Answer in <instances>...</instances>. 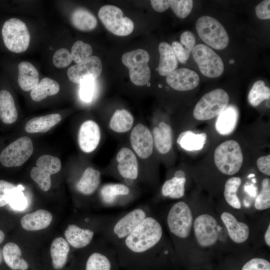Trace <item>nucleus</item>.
I'll return each instance as SVG.
<instances>
[{"label": "nucleus", "mask_w": 270, "mask_h": 270, "mask_svg": "<svg viewBox=\"0 0 270 270\" xmlns=\"http://www.w3.org/2000/svg\"><path fill=\"white\" fill-rule=\"evenodd\" d=\"M162 227L152 214L124 240L112 246L120 266L129 268L150 270L160 255Z\"/></svg>", "instance_id": "f257e3e1"}, {"label": "nucleus", "mask_w": 270, "mask_h": 270, "mask_svg": "<svg viewBox=\"0 0 270 270\" xmlns=\"http://www.w3.org/2000/svg\"><path fill=\"white\" fill-rule=\"evenodd\" d=\"M151 214L150 207L142 204L118 216H114L102 231L104 240L112 246L116 244Z\"/></svg>", "instance_id": "f03ea898"}, {"label": "nucleus", "mask_w": 270, "mask_h": 270, "mask_svg": "<svg viewBox=\"0 0 270 270\" xmlns=\"http://www.w3.org/2000/svg\"><path fill=\"white\" fill-rule=\"evenodd\" d=\"M116 174L122 182L129 186L136 187L138 183L146 182L140 170L138 158L134 151L128 147H122L116 156Z\"/></svg>", "instance_id": "7ed1b4c3"}, {"label": "nucleus", "mask_w": 270, "mask_h": 270, "mask_svg": "<svg viewBox=\"0 0 270 270\" xmlns=\"http://www.w3.org/2000/svg\"><path fill=\"white\" fill-rule=\"evenodd\" d=\"M243 154L239 144L228 140L220 144L214 153V163L218 170L226 175H233L240 170L243 162Z\"/></svg>", "instance_id": "20e7f679"}, {"label": "nucleus", "mask_w": 270, "mask_h": 270, "mask_svg": "<svg viewBox=\"0 0 270 270\" xmlns=\"http://www.w3.org/2000/svg\"><path fill=\"white\" fill-rule=\"evenodd\" d=\"M196 28L202 40L212 48L220 50L228 46V34L215 18L206 16L200 17L196 22Z\"/></svg>", "instance_id": "39448f33"}, {"label": "nucleus", "mask_w": 270, "mask_h": 270, "mask_svg": "<svg viewBox=\"0 0 270 270\" xmlns=\"http://www.w3.org/2000/svg\"><path fill=\"white\" fill-rule=\"evenodd\" d=\"M2 34L5 46L13 52H24L29 46V30L25 23L20 19L11 18L6 21Z\"/></svg>", "instance_id": "423d86ee"}, {"label": "nucleus", "mask_w": 270, "mask_h": 270, "mask_svg": "<svg viewBox=\"0 0 270 270\" xmlns=\"http://www.w3.org/2000/svg\"><path fill=\"white\" fill-rule=\"evenodd\" d=\"M135 188L122 182L105 184L98 190L100 204L106 208L126 206L136 198Z\"/></svg>", "instance_id": "0eeeda50"}, {"label": "nucleus", "mask_w": 270, "mask_h": 270, "mask_svg": "<svg viewBox=\"0 0 270 270\" xmlns=\"http://www.w3.org/2000/svg\"><path fill=\"white\" fill-rule=\"evenodd\" d=\"M228 94L224 90H212L203 96L196 104L193 111L194 116L198 120L212 118L228 106Z\"/></svg>", "instance_id": "6e6552de"}, {"label": "nucleus", "mask_w": 270, "mask_h": 270, "mask_svg": "<svg viewBox=\"0 0 270 270\" xmlns=\"http://www.w3.org/2000/svg\"><path fill=\"white\" fill-rule=\"evenodd\" d=\"M122 60L129 69L130 80L134 84L143 86L148 82L151 72L148 64L150 55L146 50L138 49L126 52Z\"/></svg>", "instance_id": "1a4fd4ad"}, {"label": "nucleus", "mask_w": 270, "mask_h": 270, "mask_svg": "<svg viewBox=\"0 0 270 270\" xmlns=\"http://www.w3.org/2000/svg\"><path fill=\"white\" fill-rule=\"evenodd\" d=\"M166 224L172 235L180 239L187 238L192 224V214L188 204L182 201L173 204L168 212Z\"/></svg>", "instance_id": "9d476101"}, {"label": "nucleus", "mask_w": 270, "mask_h": 270, "mask_svg": "<svg viewBox=\"0 0 270 270\" xmlns=\"http://www.w3.org/2000/svg\"><path fill=\"white\" fill-rule=\"evenodd\" d=\"M98 16L106 28L115 35L126 36L134 30L133 22L116 6H102L99 10Z\"/></svg>", "instance_id": "9b49d317"}, {"label": "nucleus", "mask_w": 270, "mask_h": 270, "mask_svg": "<svg viewBox=\"0 0 270 270\" xmlns=\"http://www.w3.org/2000/svg\"><path fill=\"white\" fill-rule=\"evenodd\" d=\"M86 259L84 270H118L120 266L114 248L101 240Z\"/></svg>", "instance_id": "f8f14e48"}, {"label": "nucleus", "mask_w": 270, "mask_h": 270, "mask_svg": "<svg viewBox=\"0 0 270 270\" xmlns=\"http://www.w3.org/2000/svg\"><path fill=\"white\" fill-rule=\"evenodd\" d=\"M33 151V144L30 138H20L2 150L0 154V162L6 168L20 166L28 160Z\"/></svg>", "instance_id": "ddd939ff"}, {"label": "nucleus", "mask_w": 270, "mask_h": 270, "mask_svg": "<svg viewBox=\"0 0 270 270\" xmlns=\"http://www.w3.org/2000/svg\"><path fill=\"white\" fill-rule=\"evenodd\" d=\"M192 52L202 74L210 78L221 76L224 70L223 61L212 48L206 45L198 44Z\"/></svg>", "instance_id": "4468645a"}, {"label": "nucleus", "mask_w": 270, "mask_h": 270, "mask_svg": "<svg viewBox=\"0 0 270 270\" xmlns=\"http://www.w3.org/2000/svg\"><path fill=\"white\" fill-rule=\"evenodd\" d=\"M61 167V162L58 158L44 154L37 159L36 166L32 168L30 175L39 188L46 192L51 186L50 176L58 172Z\"/></svg>", "instance_id": "2eb2a0df"}, {"label": "nucleus", "mask_w": 270, "mask_h": 270, "mask_svg": "<svg viewBox=\"0 0 270 270\" xmlns=\"http://www.w3.org/2000/svg\"><path fill=\"white\" fill-rule=\"evenodd\" d=\"M130 144L138 158L148 159L152 154L154 144L150 130L146 125L138 123L132 130Z\"/></svg>", "instance_id": "dca6fc26"}, {"label": "nucleus", "mask_w": 270, "mask_h": 270, "mask_svg": "<svg viewBox=\"0 0 270 270\" xmlns=\"http://www.w3.org/2000/svg\"><path fill=\"white\" fill-rule=\"evenodd\" d=\"M102 70L100 59L91 56L84 62L70 67L67 72L69 80L72 82L80 84L86 80L96 79Z\"/></svg>", "instance_id": "f3484780"}, {"label": "nucleus", "mask_w": 270, "mask_h": 270, "mask_svg": "<svg viewBox=\"0 0 270 270\" xmlns=\"http://www.w3.org/2000/svg\"><path fill=\"white\" fill-rule=\"evenodd\" d=\"M216 226V220L210 214H202L196 218L194 224V232L200 246L208 247L216 242L218 238Z\"/></svg>", "instance_id": "a211bd4d"}, {"label": "nucleus", "mask_w": 270, "mask_h": 270, "mask_svg": "<svg viewBox=\"0 0 270 270\" xmlns=\"http://www.w3.org/2000/svg\"><path fill=\"white\" fill-rule=\"evenodd\" d=\"M100 226H80L72 224L64 231L66 240L74 248L80 249L88 246L92 242L96 232H101Z\"/></svg>", "instance_id": "6ab92c4d"}, {"label": "nucleus", "mask_w": 270, "mask_h": 270, "mask_svg": "<svg viewBox=\"0 0 270 270\" xmlns=\"http://www.w3.org/2000/svg\"><path fill=\"white\" fill-rule=\"evenodd\" d=\"M100 138V129L96 122L87 120L82 123L78 131V142L82 152L90 153L94 151Z\"/></svg>", "instance_id": "aec40b11"}, {"label": "nucleus", "mask_w": 270, "mask_h": 270, "mask_svg": "<svg viewBox=\"0 0 270 270\" xmlns=\"http://www.w3.org/2000/svg\"><path fill=\"white\" fill-rule=\"evenodd\" d=\"M167 84L178 91H186L195 88L200 82L197 73L190 69L181 68L176 70L166 76Z\"/></svg>", "instance_id": "412c9836"}, {"label": "nucleus", "mask_w": 270, "mask_h": 270, "mask_svg": "<svg viewBox=\"0 0 270 270\" xmlns=\"http://www.w3.org/2000/svg\"><path fill=\"white\" fill-rule=\"evenodd\" d=\"M154 147L162 154L168 153L171 150L172 142V131L171 126L164 122H160L150 130Z\"/></svg>", "instance_id": "4be33fe9"}, {"label": "nucleus", "mask_w": 270, "mask_h": 270, "mask_svg": "<svg viewBox=\"0 0 270 270\" xmlns=\"http://www.w3.org/2000/svg\"><path fill=\"white\" fill-rule=\"evenodd\" d=\"M220 218L232 240L240 244L248 240L250 230L246 224L238 222L234 215L226 212H224Z\"/></svg>", "instance_id": "5701e85b"}, {"label": "nucleus", "mask_w": 270, "mask_h": 270, "mask_svg": "<svg viewBox=\"0 0 270 270\" xmlns=\"http://www.w3.org/2000/svg\"><path fill=\"white\" fill-rule=\"evenodd\" d=\"M101 181V173L91 167L86 168L76 184V190L84 196H90L98 188Z\"/></svg>", "instance_id": "b1692460"}, {"label": "nucleus", "mask_w": 270, "mask_h": 270, "mask_svg": "<svg viewBox=\"0 0 270 270\" xmlns=\"http://www.w3.org/2000/svg\"><path fill=\"white\" fill-rule=\"evenodd\" d=\"M52 220V214L44 210H38L26 214L20 220L22 226L26 230L34 231L48 227Z\"/></svg>", "instance_id": "393cba45"}, {"label": "nucleus", "mask_w": 270, "mask_h": 270, "mask_svg": "<svg viewBox=\"0 0 270 270\" xmlns=\"http://www.w3.org/2000/svg\"><path fill=\"white\" fill-rule=\"evenodd\" d=\"M238 118L237 108L233 106H227L218 114L216 122V129L222 135L231 134L235 129Z\"/></svg>", "instance_id": "a878e982"}, {"label": "nucleus", "mask_w": 270, "mask_h": 270, "mask_svg": "<svg viewBox=\"0 0 270 270\" xmlns=\"http://www.w3.org/2000/svg\"><path fill=\"white\" fill-rule=\"evenodd\" d=\"M158 51L160 62L157 70L160 76H167L178 66L176 54L172 46L166 42L160 44Z\"/></svg>", "instance_id": "bb28decb"}, {"label": "nucleus", "mask_w": 270, "mask_h": 270, "mask_svg": "<svg viewBox=\"0 0 270 270\" xmlns=\"http://www.w3.org/2000/svg\"><path fill=\"white\" fill-rule=\"evenodd\" d=\"M18 68V82L19 86L24 91L32 90L39 82L38 70L28 62H20Z\"/></svg>", "instance_id": "cd10ccee"}, {"label": "nucleus", "mask_w": 270, "mask_h": 270, "mask_svg": "<svg viewBox=\"0 0 270 270\" xmlns=\"http://www.w3.org/2000/svg\"><path fill=\"white\" fill-rule=\"evenodd\" d=\"M62 120L58 114H52L34 118L26 124L24 129L28 133L45 132L58 124Z\"/></svg>", "instance_id": "c85d7f7f"}, {"label": "nucleus", "mask_w": 270, "mask_h": 270, "mask_svg": "<svg viewBox=\"0 0 270 270\" xmlns=\"http://www.w3.org/2000/svg\"><path fill=\"white\" fill-rule=\"evenodd\" d=\"M3 258L6 264L13 270H27L28 262L22 258V251L15 243L8 242L2 248Z\"/></svg>", "instance_id": "c756f323"}, {"label": "nucleus", "mask_w": 270, "mask_h": 270, "mask_svg": "<svg viewBox=\"0 0 270 270\" xmlns=\"http://www.w3.org/2000/svg\"><path fill=\"white\" fill-rule=\"evenodd\" d=\"M70 251V244L64 238L58 237L54 240L50 246V253L54 269L59 270L64 267Z\"/></svg>", "instance_id": "7c9ffc66"}, {"label": "nucleus", "mask_w": 270, "mask_h": 270, "mask_svg": "<svg viewBox=\"0 0 270 270\" xmlns=\"http://www.w3.org/2000/svg\"><path fill=\"white\" fill-rule=\"evenodd\" d=\"M18 114L14 98L6 90L0 91V120L5 124L15 122Z\"/></svg>", "instance_id": "2f4dec72"}, {"label": "nucleus", "mask_w": 270, "mask_h": 270, "mask_svg": "<svg viewBox=\"0 0 270 270\" xmlns=\"http://www.w3.org/2000/svg\"><path fill=\"white\" fill-rule=\"evenodd\" d=\"M134 118L128 110H116L112 116L109 126L110 128L116 133H125L130 131L132 128Z\"/></svg>", "instance_id": "473e14b6"}, {"label": "nucleus", "mask_w": 270, "mask_h": 270, "mask_svg": "<svg viewBox=\"0 0 270 270\" xmlns=\"http://www.w3.org/2000/svg\"><path fill=\"white\" fill-rule=\"evenodd\" d=\"M60 89V84L56 81L44 78L31 90L30 95L33 100L38 102L48 96L56 95Z\"/></svg>", "instance_id": "72a5a7b5"}, {"label": "nucleus", "mask_w": 270, "mask_h": 270, "mask_svg": "<svg viewBox=\"0 0 270 270\" xmlns=\"http://www.w3.org/2000/svg\"><path fill=\"white\" fill-rule=\"evenodd\" d=\"M207 135L205 132L196 134L190 130L182 132L177 139V143L188 151L201 150L206 144Z\"/></svg>", "instance_id": "f704fd0d"}, {"label": "nucleus", "mask_w": 270, "mask_h": 270, "mask_svg": "<svg viewBox=\"0 0 270 270\" xmlns=\"http://www.w3.org/2000/svg\"><path fill=\"white\" fill-rule=\"evenodd\" d=\"M72 22L76 28L83 31L94 29L97 24L96 18L88 10L78 8L72 14Z\"/></svg>", "instance_id": "c9c22d12"}, {"label": "nucleus", "mask_w": 270, "mask_h": 270, "mask_svg": "<svg viewBox=\"0 0 270 270\" xmlns=\"http://www.w3.org/2000/svg\"><path fill=\"white\" fill-rule=\"evenodd\" d=\"M186 181L185 178L174 176L163 184L161 189L162 194L164 197L172 199L182 198L184 194Z\"/></svg>", "instance_id": "e433bc0d"}, {"label": "nucleus", "mask_w": 270, "mask_h": 270, "mask_svg": "<svg viewBox=\"0 0 270 270\" xmlns=\"http://www.w3.org/2000/svg\"><path fill=\"white\" fill-rule=\"evenodd\" d=\"M241 184V179L239 177H232L228 179L225 184L224 196L231 206L239 209L241 204L239 198L236 195V192Z\"/></svg>", "instance_id": "4c0bfd02"}, {"label": "nucleus", "mask_w": 270, "mask_h": 270, "mask_svg": "<svg viewBox=\"0 0 270 270\" xmlns=\"http://www.w3.org/2000/svg\"><path fill=\"white\" fill-rule=\"evenodd\" d=\"M270 89L265 85L262 80L254 83L248 95V100L253 106H258L262 101L269 100Z\"/></svg>", "instance_id": "58836bf2"}, {"label": "nucleus", "mask_w": 270, "mask_h": 270, "mask_svg": "<svg viewBox=\"0 0 270 270\" xmlns=\"http://www.w3.org/2000/svg\"><path fill=\"white\" fill-rule=\"evenodd\" d=\"M92 54V49L90 45L82 40L76 41L72 48L70 53L72 58L77 64H80Z\"/></svg>", "instance_id": "ea45409f"}, {"label": "nucleus", "mask_w": 270, "mask_h": 270, "mask_svg": "<svg viewBox=\"0 0 270 270\" xmlns=\"http://www.w3.org/2000/svg\"><path fill=\"white\" fill-rule=\"evenodd\" d=\"M254 207L258 210H264L270 207V178H266L262 180V190L256 198Z\"/></svg>", "instance_id": "a19ab883"}, {"label": "nucleus", "mask_w": 270, "mask_h": 270, "mask_svg": "<svg viewBox=\"0 0 270 270\" xmlns=\"http://www.w3.org/2000/svg\"><path fill=\"white\" fill-rule=\"evenodd\" d=\"M22 188L21 185L16 186L10 195L8 204L13 210H22L27 206V200L22 191Z\"/></svg>", "instance_id": "79ce46f5"}, {"label": "nucleus", "mask_w": 270, "mask_h": 270, "mask_svg": "<svg viewBox=\"0 0 270 270\" xmlns=\"http://www.w3.org/2000/svg\"><path fill=\"white\" fill-rule=\"evenodd\" d=\"M170 6L177 16L184 18L191 12L193 6V1L192 0H170Z\"/></svg>", "instance_id": "37998d69"}, {"label": "nucleus", "mask_w": 270, "mask_h": 270, "mask_svg": "<svg viewBox=\"0 0 270 270\" xmlns=\"http://www.w3.org/2000/svg\"><path fill=\"white\" fill-rule=\"evenodd\" d=\"M72 61L70 52L64 48L58 50L54 54L52 58L54 66L58 68L67 67L72 63Z\"/></svg>", "instance_id": "c03bdc74"}, {"label": "nucleus", "mask_w": 270, "mask_h": 270, "mask_svg": "<svg viewBox=\"0 0 270 270\" xmlns=\"http://www.w3.org/2000/svg\"><path fill=\"white\" fill-rule=\"evenodd\" d=\"M80 84L79 92L81 100L86 102L91 101L95 90V80H86Z\"/></svg>", "instance_id": "a18cd8bd"}, {"label": "nucleus", "mask_w": 270, "mask_h": 270, "mask_svg": "<svg viewBox=\"0 0 270 270\" xmlns=\"http://www.w3.org/2000/svg\"><path fill=\"white\" fill-rule=\"evenodd\" d=\"M16 187L11 182L0 180V208L8 204L10 195Z\"/></svg>", "instance_id": "49530a36"}, {"label": "nucleus", "mask_w": 270, "mask_h": 270, "mask_svg": "<svg viewBox=\"0 0 270 270\" xmlns=\"http://www.w3.org/2000/svg\"><path fill=\"white\" fill-rule=\"evenodd\" d=\"M242 270H270V263L264 258H254L248 262Z\"/></svg>", "instance_id": "de8ad7c7"}, {"label": "nucleus", "mask_w": 270, "mask_h": 270, "mask_svg": "<svg viewBox=\"0 0 270 270\" xmlns=\"http://www.w3.org/2000/svg\"><path fill=\"white\" fill-rule=\"evenodd\" d=\"M180 44L184 48L188 56L194 49L196 38L194 34L190 31H186L183 32L180 37Z\"/></svg>", "instance_id": "09e8293b"}, {"label": "nucleus", "mask_w": 270, "mask_h": 270, "mask_svg": "<svg viewBox=\"0 0 270 270\" xmlns=\"http://www.w3.org/2000/svg\"><path fill=\"white\" fill-rule=\"evenodd\" d=\"M270 0H262L256 7V16L262 20L270 18Z\"/></svg>", "instance_id": "8fccbe9b"}, {"label": "nucleus", "mask_w": 270, "mask_h": 270, "mask_svg": "<svg viewBox=\"0 0 270 270\" xmlns=\"http://www.w3.org/2000/svg\"><path fill=\"white\" fill-rule=\"evenodd\" d=\"M172 47L174 52L176 58L182 64L186 63L189 56L180 44V42L174 41L172 43Z\"/></svg>", "instance_id": "3c124183"}, {"label": "nucleus", "mask_w": 270, "mask_h": 270, "mask_svg": "<svg viewBox=\"0 0 270 270\" xmlns=\"http://www.w3.org/2000/svg\"><path fill=\"white\" fill-rule=\"evenodd\" d=\"M259 170L262 173L270 176V155L259 158L256 162Z\"/></svg>", "instance_id": "603ef678"}, {"label": "nucleus", "mask_w": 270, "mask_h": 270, "mask_svg": "<svg viewBox=\"0 0 270 270\" xmlns=\"http://www.w3.org/2000/svg\"><path fill=\"white\" fill-rule=\"evenodd\" d=\"M150 2L153 8L160 12L166 10L170 5V0H152Z\"/></svg>", "instance_id": "864d4df0"}, {"label": "nucleus", "mask_w": 270, "mask_h": 270, "mask_svg": "<svg viewBox=\"0 0 270 270\" xmlns=\"http://www.w3.org/2000/svg\"><path fill=\"white\" fill-rule=\"evenodd\" d=\"M264 240L266 244L270 246V224H268V228L264 234Z\"/></svg>", "instance_id": "5fc2aeb1"}, {"label": "nucleus", "mask_w": 270, "mask_h": 270, "mask_svg": "<svg viewBox=\"0 0 270 270\" xmlns=\"http://www.w3.org/2000/svg\"><path fill=\"white\" fill-rule=\"evenodd\" d=\"M174 176L178 178H185V174L184 172L182 170H179L175 172Z\"/></svg>", "instance_id": "6e6d98bb"}, {"label": "nucleus", "mask_w": 270, "mask_h": 270, "mask_svg": "<svg viewBox=\"0 0 270 270\" xmlns=\"http://www.w3.org/2000/svg\"><path fill=\"white\" fill-rule=\"evenodd\" d=\"M4 237L5 236L4 232L0 230V244L4 241Z\"/></svg>", "instance_id": "4d7b16f0"}, {"label": "nucleus", "mask_w": 270, "mask_h": 270, "mask_svg": "<svg viewBox=\"0 0 270 270\" xmlns=\"http://www.w3.org/2000/svg\"><path fill=\"white\" fill-rule=\"evenodd\" d=\"M3 259H4V258H3L2 252V250L0 249V264L2 262Z\"/></svg>", "instance_id": "13d9d810"}, {"label": "nucleus", "mask_w": 270, "mask_h": 270, "mask_svg": "<svg viewBox=\"0 0 270 270\" xmlns=\"http://www.w3.org/2000/svg\"><path fill=\"white\" fill-rule=\"evenodd\" d=\"M128 270H150L146 269H140V268H129Z\"/></svg>", "instance_id": "bf43d9fd"}, {"label": "nucleus", "mask_w": 270, "mask_h": 270, "mask_svg": "<svg viewBox=\"0 0 270 270\" xmlns=\"http://www.w3.org/2000/svg\"><path fill=\"white\" fill-rule=\"evenodd\" d=\"M254 176V174H250L249 176H248V178H250L252 176Z\"/></svg>", "instance_id": "052dcab7"}, {"label": "nucleus", "mask_w": 270, "mask_h": 270, "mask_svg": "<svg viewBox=\"0 0 270 270\" xmlns=\"http://www.w3.org/2000/svg\"><path fill=\"white\" fill-rule=\"evenodd\" d=\"M234 62V61L233 60H230V64H233Z\"/></svg>", "instance_id": "680f3d73"}, {"label": "nucleus", "mask_w": 270, "mask_h": 270, "mask_svg": "<svg viewBox=\"0 0 270 270\" xmlns=\"http://www.w3.org/2000/svg\"><path fill=\"white\" fill-rule=\"evenodd\" d=\"M252 181L254 183L256 182V180H255L254 179H253V180H252Z\"/></svg>", "instance_id": "e2e57ef3"}]
</instances>
